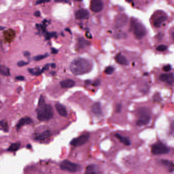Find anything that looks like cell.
Instances as JSON below:
<instances>
[{
	"label": "cell",
	"instance_id": "1",
	"mask_svg": "<svg viewBox=\"0 0 174 174\" xmlns=\"http://www.w3.org/2000/svg\"><path fill=\"white\" fill-rule=\"evenodd\" d=\"M92 65L89 61L82 58L76 59L71 62L70 69L71 72L76 75H80L89 72Z\"/></svg>",
	"mask_w": 174,
	"mask_h": 174
},
{
	"label": "cell",
	"instance_id": "2",
	"mask_svg": "<svg viewBox=\"0 0 174 174\" xmlns=\"http://www.w3.org/2000/svg\"><path fill=\"white\" fill-rule=\"evenodd\" d=\"M36 112L37 118L40 121H48L54 116V110L52 106L45 103L38 105Z\"/></svg>",
	"mask_w": 174,
	"mask_h": 174
},
{
	"label": "cell",
	"instance_id": "3",
	"mask_svg": "<svg viewBox=\"0 0 174 174\" xmlns=\"http://www.w3.org/2000/svg\"><path fill=\"white\" fill-rule=\"evenodd\" d=\"M130 28L135 37L138 39H143L146 34V29L145 26L136 20H131Z\"/></svg>",
	"mask_w": 174,
	"mask_h": 174
},
{
	"label": "cell",
	"instance_id": "4",
	"mask_svg": "<svg viewBox=\"0 0 174 174\" xmlns=\"http://www.w3.org/2000/svg\"><path fill=\"white\" fill-rule=\"evenodd\" d=\"M62 170L68 171L69 172H75L80 171L81 166L76 163H73L69 160H65L62 161L60 165Z\"/></svg>",
	"mask_w": 174,
	"mask_h": 174
},
{
	"label": "cell",
	"instance_id": "5",
	"mask_svg": "<svg viewBox=\"0 0 174 174\" xmlns=\"http://www.w3.org/2000/svg\"><path fill=\"white\" fill-rule=\"evenodd\" d=\"M151 151L154 155H162L167 154L169 152V149L163 143H157L152 146Z\"/></svg>",
	"mask_w": 174,
	"mask_h": 174
},
{
	"label": "cell",
	"instance_id": "6",
	"mask_svg": "<svg viewBox=\"0 0 174 174\" xmlns=\"http://www.w3.org/2000/svg\"><path fill=\"white\" fill-rule=\"evenodd\" d=\"M139 117L137 122V125L139 126H142L149 123L150 120V116L144 109L140 110L139 112Z\"/></svg>",
	"mask_w": 174,
	"mask_h": 174
},
{
	"label": "cell",
	"instance_id": "7",
	"mask_svg": "<svg viewBox=\"0 0 174 174\" xmlns=\"http://www.w3.org/2000/svg\"><path fill=\"white\" fill-rule=\"evenodd\" d=\"M90 137V135L89 133L82 134L79 137L73 139L70 142V145L73 146H80L86 143L89 139Z\"/></svg>",
	"mask_w": 174,
	"mask_h": 174
},
{
	"label": "cell",
	"instance_id": "8",
	"mask_svg": "<svg viewBox=\"0 0 174 174\" xmlns=\"http://www.w3.org/2000/svg\"><path fill=\"white\" fill-rule=\"evenodd\" d=\"M103 8V3L100 0H93L90 4V9L94 13H99Z\"/></svg>",
	"mask_w": 174,
	"mask_h": 174
},
{
	"label": "cell",
	"instance_id": "9",
	"mask_svg": "<svg viewBox=\"0 0 174 174\" xmlns=\"http://www.w3.org/2000/svg\"><path fill=\"white\" fill-rule=\"evenodd\" d=\"M127 17L124 14H121L116 17L115 20V27L117 28H122L127 23Z\"/></svg>",
	"mask_w": 174,
	"mask_h": 174
},
{
	"label": "cell",
	"instance_id": "10",
	"mask_svg": "<svg viewBox=\"0 0 174 174\" xmlns=\"http://www.w3.org/2000/svg\"><path fill=\"white\" fill-rule=\"evenodd\" d=\"M159 79L162 81L168 84L172 85L174 82V75L172 73L162 74L160 76Z\"/></svg>",
	"mask_w": 174,
	"mask_h": 174
},
{
	"label": "cell",
	"instance_id": "11",
	"mask_svg": "<svg viewBox=\"0 0 174 174\" xmlns=\"http://www.w3.org/2000/svg\"><path fill=\"white\" fill-rule=\"evenodd\" d=\"M89 16V13L85 9H80L77 10L75 14V17L78 20H83L88 18Z\"/></svg>",
	"mask_w": 174,
	"mask_h": 174
},
{
	"label": "cell",
	"instance_id": "12",
	"mask_svg": "<svg viewBox=\"0 0 174 174\" xmlns=\"http://www.w3.org/2000/svg\"><path fill=\"white\" fill-rule=\"evenodd\" d=\"M49 68V65H46L42 69L39 68H28V71L30 73L34 76H39L43 73L45 71L48 70Z\"/></svg>",
	"mask_w": 174,
	"mask_h": 174
},
{
	"label": "cell",
	"instance_id": "13",
	"mask_svg": "<svg viewBox=\"0 0 174 174\" xmlns=\"http://www.w3.org/2000/svg\"><path fill=\"white\" fill-rule=\"evenodd\" d=\"M98 167L95 165H89L85 171V174H99Z\"/></svg>",
	"mask_w": 174,
	"mask_h": 174
},
{
	"label": "cell",
	"instance_id": "14",
	"mask_svg": "<svg viewBox=\"0 0 174 174\" xmlns=\"http://www.w3.org/2000/svg\"><path fill=\"white\" fill-rule=\"evenodd\" d=\"M55 109L57 112L60 116L66 117L67 116V111L66 108L63 105L60 103H57L55 105Z\"/></svg>",
	"mask_w": 174,
	"mask_h": 174
},
{
	"label": "cell",
	"instance_id": "15",
	"mask_svg": "<svg viewBox=\"0 0 174 174\" xmlns=\"http://www.w3.org/2000/svg\"><path fill=\"white\" fill-rule=\"evenodd\" d=\"M115 60L118 63L123 65H128L129 62L126 58L121 53L117 54L115 56Z\"/></svg>",
	"mask_w": 174,
	"mask_h": 174
},
{
	"label": "cell",
	"instance_id": "16",
	"mask_svg": "<svg viewBox=\"0 0 174 174\" xmlns=\"http://www.w3.org/2000/svg\"><path fill=\"white\" fill-rule=\"evenodd\" d=\"M60 85L62 88H71L75 85V82L72 79H67L61 82Z\"/></svg>",
	"mask_w": 174,
	"mask_h": 174
},
{
	"label": "cell",
	"instance_id": "17",
	"mask_svg": "<svg viewBox=\"0 0 174 174\" xmlns=\"http://www.w3.org/2000/svg\"><path fill=\"white\" fill-rule=\"evenodd\" d=\"M51 131L49 130H46V131H43V132L38 134L35 136V139L37 140H44L46 139H48L51 137Z\"/></svg>",
	"mask_w": 174,
	"mask_h": 174
},
{
	"label": "cell",
	"instance_id": "18",
	"mask_svg": "<svg viewBox=\"0 0 174 174\" xmlns=\"http://www.w3.org/2000/svg\"><path fill=\"white\" fill-rule=\"evenodd\" d=\"M32 120L30 117H23L22 119H20L19 123H17V125H16V128L19 129L21 128L24 125H29L30 124L32 123Z\"/></svg>",
	"mask_w": 174,
	"mask_h": 174
},
{
	"label": "cell",
	"instance_id": "19",
	"mask_svg": "<svg viewBox=\"0 0 174 174\" xmlns=\"http://www.w3.org/2000/svg\"><path fill=\"white\" fill-rule=\"evenodd\" d=\"M91 110L96 115H100L102 113L101 106L100 103L96 102L92 106Z\"/></svg>",
	"mask_w": 174,
	"mask_h": 174
},
{
	"label": "cell",
	"instance_id": "20",
	"mask_svg": "<svg viewBox=\"0 0 174 174\" xmlns=\"http://www.w3.org/2000/svg\"><path fill=\"white\" fill-rule=\"evenodd\" d=\"M115 136L117 139H118L120 140V142H121L122 143H123L124 145H126V146H130L131 143H130V141L128 139V138L123 136L119 133H116L115 134Z\"/></svg>",
	"mask_w": 174,
	"mask_h": 174
},
{
	"label": "cell",
	"instance_id": "21",
	"mask_svg": "<svg viewBox=\"0 0 174 174\" xmlns=\"http://www.w3.org/2000/svg\"><path fill=\"white\" fill-rule=\"evenodd\" d=\"M166 20H167V17H165V16H162V17H158L154 22V27H155L156 28H158V27L162 26V24L164 22L166 21Z\"/></svg>",
	"mask_w": 174,
	"mask_h": 174
},
{
	"label": "cell",
	"instance_id": "22",
	"mask_svg": "<svg viewBox=\"0 0 174 174\" xmlns=\"http://www.w3.org/2000/svg\"><path fill=\"white\" fill-rule=\"evenodd\" d=\"M90 42H88L87 40H86L85 39L83 38H79L78 40V46L79 48L80 49H83L87 46H88L90 45Z\"/></svg>",
	"mask_w": 174,
	"mask_h": 174
},
{
	"label": "cell",
	"instance_id": "23",
	"mask_svg": "<svg viewBox=\"0 0 174 174\" xmlns=\"http://www.w3.org/2000/svg\"><path fill=\"white\" fill-rule=\"evenodd\" d=\"M0 73L5 76H9L10 75L9 68L8 67L3 65H0Z\"/></svg>",
	"mask_w": 174,
	"mask_h": 174
},
{
	"label": "cell",
	"instance_id": "24",
	"mask_svg": "<svg viewBox=\"0 0 174 174\" xmlns=\"http://www.w3.org/2000/svg\"><path fill=\"white\" fill-rule=\"evenodd\" d=\"M162 163H163V165L165 166H166V168L169 170L170 172L172 171L173 169H174V165L172 162L168 161V160H162Z\"/></svg>",
	"mask_w": 174,
	"mask_h": 174
},
{
	"label": "cell",
	"instance_id": "25",
	"mask_svg": "<svg viewBox=\"0 0 174 174\" xmlns=\"http://www.w3.org/2000/svg\"><path fill=\"white\" fill-rule=\"evenodd\" d=\"M20 146V143H12L8 148V150L10 152H15L19 149V148Z\"/></svg>",
	"mask_w": 174,
	"mask_h": 174
},
{
	"label": "cell",
	"instance_id": "26",
	"mask_svg": "<svg viewBox=\"0 0 174 174\" xmlns=\"http://www.w3.org/2000/svg\"><path fill=\"white\" fill-rule=\"evenodd\" d=\"M48 53L43 54V55H39L33 57V60H35V61H38L40 60H42L43 59L45 58L48 57Z\"/></svg>",
	"mask_w": 174,
	"mask_h": 174
},
{
	"label": "cell",
	"instance_id": "27",
	"mask_svg": "<svg viewBox=\"0 0 174 174\" xmlns=\"http://www.w3.org/2000/svg\"><path fill=\"white\" fill-rule=\"evenodd\" d=\"M0 126L4 130V131H5V132H7L8 131V124L5 120H2L0 122Z\"/></svg>",
	"mask_w": 174,
	"mask_h": 174
},
{
	"label": "cell",
	"instance_id": "28",
	"mask_svg": "<svg viewBox=\"0 0 174 174\" xmlns=\"http://www.w3.org/2000/svg\"><path fill=\"white\" fill-rule=\"evenodd\" d=\"M114 71H115V68H114V67L109 66L105 68V72L107 75H111V74H112L113 73Z\"/></svg>",
	"mask_w": 174,
	"mask_h": 174
},
{
	"label": "cell",
	"instance_id": "29",
	"mask_svg": "<svg viewBox=\"0 0 174 174\" xmlns=\"http://www.w3.org/2000/svg\"><path fill=\"white\" fill-rule=\"evenodd\" d=\"M45 36L46 39H49L52 38V37H56L57 34H56V33L55 32L48 33L46 32L45 33Z\"/></svg>",
	"mask_w": 174,
	"mask_h": 174
},
{
	"label": "cell",
	"instance_id": "30",
	"mask_svg": "<svg viewBox=\"0 0 174 174\" xmlns=\"http://www.w3.org/2000/svg\"><path fill=\"white\" fill-rule=\"evenodd\" d=\"M167 49H168L167 46L163 45H160L156 48L157 51H159V52H164V51H166Z\"/></svg>",
	"mask_w": 174,
	"mask_h": 174
},
{
	"label": "cell",
	"instance_id": "31",
	"mask_svg": "<svg viewBox=\"0 0 174 174\" xmlns=\"http://www.w3.org/2000/svg\"><path fill=\"white\" fill-rule=\"evenodd\" d=\"M29 62H28L25 61H20L17 63V65L20 67H22V66H25L26 65H28Z\"/></svg>",
	"mask_w": 174,
	"mask_h": 174
},
{
	"label": "cell",
	"instance_id": "32",
	"mask_svg": "<svg viewBox=\"0 0 174 174\" xmlns=\"http://www.w3.org/2000/svg\"><path fill=\"white\" fill-rule=\"evenodd\" d=\"M122 106L121 104H118L117 105H116V107H115L116 113H120L121 110H122Z\"/></svg>",
	"mask_w": 174,
	"mask_h": 174
},
{
	"label": "cell",
	"instance_id": "33",
	"mask_svg": "<svg viewBox=\"0 0 174 174\" xmlns=\"http://www.w3.org/2000/svg\"><path fill=\"white\" fill-rule=\"evenodd\" d=\"M172 69V66L171 65H165L163 67V70L165 72H169Z\"/></svg>",
	"mask_w": 174,
	"mask_h": 174
},
{
	"label": "cell",
	"instance_id": "34",
	"mask_svg": "<svg viewBox=\"0 0 174 174\" xmlns=\"http://www.w3.org/2000/svg\"><path fill=\"white\" fill-rule=\"evenodd\" d=\"M45 103V100L44 98L43 97V96H41L39 99V100L38 102V105H42L43 104Z\"/></svg>",
	"mask_w": 174,
	"mask_h": 174
},
{
	"label": "cell",
	"instance_id": "35",
	"mask_svg": "<svg viewBox=\"0 0 174 174\" xmlns=\"http://www.w3.org/2000/svg\"><path fill=\"white\" fill-rule=\"evenodd\" d=\"M16 79L18 81H23L25 78V77H23V76H18L16 77Z\"/></svg>",
	"mask_w": 174,
	"mask_h": 174
},
{
	"label": "cell",
	"instance_id": "36",
	"mask_svg": "<svg viewBox=\"0 0 174 174\" xmlns=\"http://www.w3.org/2000/svg\"><path fill=\"white\" fill-rule=\"evenodd\" d=\"M23 55L25 56V57H29L30 56V53L29 52H28V51H25L23 52Z\"/></svg>",
	"mask_w": 174,
	"mask_h": 174
},
{
	"label": "cell",
	"instance_id": "37",
	"mask_svg": "<svg viewBox=\"0 0 174 174\" xmlns=\"http://www.w3.org/2000/svg\"><path fill=\"white\" fill-rule=\"evenodd\" d=\"M34 16H35V17H40V16H41L40 11H35V12L34 13Z\"/></svg>",
	"mask_w": 174,
	"mask_h": 174
},
{
	"label": "cell",
	"instance_id": "38",
	"mask_svg": "<svg viewBox=\"0 0 174 174\" xmlns=\"http://www.w3.org/2000/svg\"><path fill=\"white\" fill-rule=\"evenodd\" d=\"M100 84V80H97L96 81H95V83H94V85L95 86H97L98 85H99Z\"/></svg>",
	"mask_w": 174,
	"mask_h": 174
},
{
	"label": "cell",
	"instance_id": "39",
	"mask_svg": "<svg viewBox=\"0 0 174 174\" xmlns=\"http://www.w3.org/2000/svg\"><path fill=\"white\" fill-rule=\"evenodd\" d=\"M58 52V51L57 49H54V48H52V49H51V52H52V54H57Z\"/></svg>",
	"mask_w": 174,
	"mask_h": 174
},
{
	"label": "cell",
	"instance_id": "40",
	"mask_svg": "<svg viewBox=\"0 0 174 174\" xmlns=\"http://www.w3.org/2000/svg\"><path fill=\"white\" fill-rule=\"evenodd\" d=\"M49 2V1H37V2H36V4L38 5V4H40L47 3V2Z\"/></svg>",
	"mask_w": 174,
	"mask_h": 174
},
{
	"label": "cell",
	"instance_id": "41",
	"mask_svg": "<svg viewBox=\"0 0 174 174\" xmlns=\"http://www.w3.org/2000/svg\"><path fill=\"white\" fill-rule=\"evenodd\" d=\"M51 66L52 68H55V63H51Z\"/></svg>",
	"mask_w": 174,
	"mask_h": 174
},
{
	"label": "cell",
	"instance_id": "42",
	"mask_svg": "<svg viewBox=\"0 0 174 174\" xmlns=\"http://www.w3.org/2000/svg\"><path fill=\"white\" fill-rule=\"evenodd\" d=\"M5 28V27H4L0 26V31H1V30H3Z\"/></svg>",
	"mask_w": 174,
	"mask_h": 174
},
{
	"label": "cell",
	"instance_id": "43",
	"mask_svg": "<svg viewBox=\"0 0 174 174\" xmlns=\"http://www.w3.org/2000/svg\"><path fill=\"white\" fill-rule=\"evenodd\" d=\"M172 39H173V40H174V32L172 33Z\"/></svg>",
	"mask_w": 174,
	"mask_h": 174
},
{
	"label": "cell",
	"instance_id": "44",
	"mask_svg": "<svg viewBox=\"0 0 174 174\" xmlns=\"http://www.w3.org/2000/svg\"><path fill=\"white\" fill-rule=\"evenodd\" d=\"M27 148H29V149H30L31 148V146L30 145H28V146H27Z\"/></svg>",
	"mask_w": 174,
	"mask_h": 174
}]
</instances>
